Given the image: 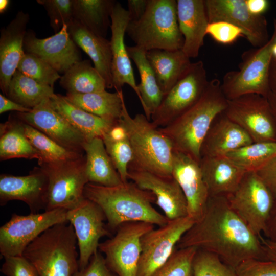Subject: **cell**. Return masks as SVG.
I'll return each mask as SVG.
<instances>
[{"instance_id": "obj_1", "label": "cell", "mask_w": 276, "mask_h": 276, "mask_svg": "<svg viewBox=\"0 0 276 276\" xmlns=\"http://www.w3.org/2000/svg\"><path fill=\"white\" fill-rule=\"evenodd\" d=\"M177 246L194 247L214 254L234 269L246 259L267 260L260 238L232 209L226 197H209L202 217Z\"/></svg>"}, {"instance_id": "obj_2", "label": "cell", "mask_w": 276, "mask_h": 276, "mask_svg": "<svg viewBox=\"0 0 276 276\" xmlns=\"http://www.w3.org/2000/svg\"><path fill=\"white\" fill-rule=\"evenodd\" d=\"M84 197L101 208L111 233L127 222H144L160 227L169 221L153 206L156 201L154 195L132 181L114 187L88 182L84 190Z\"/></svg>"}, {"instance_id": "obj_3", "label": "cell", "mask_w": 276, "mask_h": 276, "mask_svg": "<svg viewBox=\"0 0 276 276\" xmlns=\"http://www.w3.org/2000/svg\"><path fill=\"white\" fill-rule=\"evenodd\" d=\"M227 105L221 82L218 79H211L194 105L167 126L158 128L170 140L174 150L190 156L199 164L202 142L214 121Z\"/></svg>"}, {"instance_id": "obj_4", "label": "cell", "mask_w": 276, "mask_h": 276, "mask_svg": "<svg viewBox=\"0 0 276 276\" xmlns=\"http://www.w3.org/2000/svg\"><path fill=\"white\" fill-rule=\"evenodd\" d=\"M119 123L125 129L133 151L128 168L163 176L172 175L174 148L170 140L145 115L132 118L125 103Z\"/></svg>"}, {"instance_id": "obj_5", "label": "cell", "mask_w": 276, "mask_h": 276, "mask_svg": "<svg viewBox=\"0 0 276 276\" xmlns=\"http://www.w3.org/2000/svg\"><path fill=\"white\" fill-rule=\"evenodd\" d=\"M77 245L73 226L60 223L36 238L22 256L34 266L38 276H74L79 270Z\"/></svg>"}, {"instance_id": "obj_6", "label": "cell", "mask_w": 276, "mask_h": 276, "mask_svg": "<svg viewBox=\"0 0 276 276\" xmlns=\"http://www.w3.org/2000/svg\"><path fill=\"white\" fill-rule=\"evenodd\" d=\"M126 33L135 45L146 52L181 50L184 39L178 24L176 1L149 0L143 16L129 22Z\"/></svg>"}, {"instance_id": "obj_7", "label": "cell", "mask_w": 276, "mask_h": 276, "mask_svg": "<svg viewBox=\"0 0 276 276\" xmlns=\"http://www.w3.org/2000/svg\"><path fill=\"white\" fill-rule=\"evenodd\" d=\"M276 41V19L268 42L263 46L246 51L241 55L238 70L227 72L221 87L227 100L247 94H258L267 97L271 92L268 73L272 58V49Z\"/></svg>"}, {"instance_id": "obj_8", "label": "cell", "mask_w": 276, "mask_h": 276, "mask_svg": "<svg viewBox=\"0 0 276 276\" xmlns=\"http://www.w3.org/2000/svg\"><path fill=\"white\" fill-rule=\"evenodd\" d=\"M38 165L48 179L44 211L56 209L71 210L83 199L84 190L89 182L85 155L71 159L42 162Z\"/></svg>"}, {"instance_id": "obj_9", "label": "cell", "mask_w": 276, "mask_h": 276, "mask_svg": "<svg viewBox=\"0 0 276 276\" xmlns=\"http://www.w3.org/2000/svg\"><path fill=\"white\" fill-rule=\"evenodd\" d=\"M227 199L234 212L260 239L265 232L275 199L256 172H246Z\"/></svg>"}, {"instance_id": "obj_10", "label": "cell", "mask_w": 276, "mask_h": 276, "mask_svg": "<svg viewBox=\"0 0 276 276\" xmlns=\"http://www.w3.org/2000/svg\"><path fill=\"white\" fill-rule=\"evenodd\" d=\"M67 210L56 209L41 213H13L0 227V254L3 258L22 256L27 247L49 228L68 222Z\"/></svg>"}, {"instance_id": "obj_11", "label": "cell", "mask_w": 276, "mask_h": 276, "mask_svg": "<svg viewBox=\"0 0 276 276\" xmlns=\"http://www.w3.org/2000/svg\"><path fill=\"white\" fill-rule=\"evenodd\" d=\"M209 80L203 62L191 63L182 76L165 94L151 121L157 128L164 127L194 105L204 93Z\"/></svg>"}, {"instance_id": "obj_12", "label": "cell", "mask_w": 276, "mask_h": 276, "mask_svg": "<svg viewBox=\"0 0 276 276\" xmlns=\"http://www.w3.org/2000/svg\"><path fill=\"white\" fill-rule=\"evenodd\" d=\"M154 228L152 224L131 222L121 225L112 237L100 243L108 267L117 276H137L143 236Z\"/></svg>"}, {"instance_id": "obj_13", "label": "cell", "mask_w": 276, "mask_h": 276, "mask_svg": "<svg viewBox=\"0 0 276 276\" xmlns=\"http://www.w3.org/2000/svg\"><path fill=\"white\" fill-rule=\"evenodd\" d=\"M224 113L254 142H276V122L266 97L247 94L227 100Z\"/></svg>"}, {"instance_id": "obj_14", "label": "cell", "mask_w": 276, "mask_h": 276, "mask_svg": "<svg viewBox=\"0 0 276 276\" xmlns=\"http://www.w3.org/2000/svg\"><path fill=\"white\" fill-rule=\"evenodd\" d=\"M195 221L188 216L169 220L158 229L145 234L141 239V254L137 276H151L176 249L183 235Z\"/></svg>"}, {"instance_id": "obj_15", "label": "cell", "mask_w": 276, "mask_h": 276, "mask_svg": "<svg viewBox=\"0 0 276 276\" xmlns=\"http://www.w3.org/2000/svg\"><path fill=\"white\" fill-rule=\"evenodd\" d=\"M67 221L73 226L79 248V270L88 265L91 257L99 250L100 239L110 236L111 232L101 208L84 198L75 207L67 210Z\"/></svg>"}, {"instance_id": "obj_16", "label": "cell", "mask_w": 276, "mask_h": 276, "mask_svg": "<svg viewBox=\"0 0 276 276\" xmlns=\"http://www.w3.org/2000/svg\"><path fill=\"white\" fill-rule=\"evenodd\" d=\"M209 23L229 22L240 28L254 47H261L269 39L267 21L263 15L249 12L245 0H204Z\"/></svg>"}, {"instance_id": "obj_17", "label": "cell", "mask_w": 276, "mask_h": 276, "mask_svg": "<svg viewBox=\"0 0 276 276\" xmlns=\"http://www.w3.org/2000/svg\"><path fill=\"white\" fill-rule=\"evenodd\" d=\"M22 122L41 131L71 151L84 154L87 141L83 135L52 107L50 99L44 100L28 112H17Z\"/></svg>"}, {"instance_id": "obj_18", "label": "cell", "mask_w": 276, "mask_h": 276, "mask_svg": "<svg viewBox=\"0 0 276 276\" xmlns=\"http://www.w3.org/2000/svg\"><path fill=\"white\" fill-rule=\"evenodd\" d=\"M128 179L141 189L154 195L155 203L169 220L188 216L186 197L172 175H160L132 168H128Z\"/></svg>"}, {"instance_id": "obj_19", "label": "cell", "mask_w": 276, "mask_h": 276, "mask_svg": "<svg viewBox=\"0 0 276 276\" xmlns=\"http://www.w3.org/2000/svg\"><path fill=\"white\" fill-rule=\"evenodd\" d=\"M24 49L26 52L39 57L60 73L64 74L73 64L82 60L66 25L54 35L45 38H37L32 30L27 31Z\"/></svg>"}, {"instance_id": "obj_20", "label": "cell", "mask_w": 276, "mask_h": 276, "mask_svg": "<svg viewBox=\"0 0 276 276\" xmlns=\"http://www.w3.org/2000/svg\"><path fill=\"white\" fill-rule=\"evenodd\" d=\"M48 179L41 168L35 167L26 176L2 174L0 175V205L12 200L24 202L31 213L45 211Z\"/></svg>"}, {"instance_id": "obj_21", "label": "cell", "mask_w": 276, "mask_h": 276, "mask_svg": "<svg viewBox=\"0 0 276 276\" xmlns=\"http://www.w3.org/2000/svg\"><path fill=\"white\" fill-rule=\"evenodd\" d=\"M111 74L113 87L119 91L125 84L130 86L136 94L140 103L141 97L135 82L130 58L124 37L130 21L129 14L121 4L117 2L111 15Z\"/></svg>"}, {"instance_id": "obj_22", "label": "cell", "mask_w": 276, "mask_h": 276, "mask_svg": "<svg viewBox=\"0 0 276 276\" xmlns=\"http://www.w3.org/2000/svg\"><path fill=\"white\" fill-rule=\"evenodd\" d=\"M172 176L187 203L188 216L195 222L202 217L209 198L199 164L190 156L174 150Z\"/></svg>"}, {"instance_id": "obj_23", "label": "cell", "mask_w": 276, "mask_h": 276, "mask_svg": "<svg viewBox=\"0 0 276 276\" xmlns=\"http://www.w3.org/2000/svg\"><path fill=\"white\" fill-rule=\"evenodd\" d=\"M29 20V14L19 11L8 25L1 30L0 88L6 97L12 78L25 53L24 41Z\"/></svg>"}, {"instance_id": "obj_24", "label": "cell", "mask_w": 276, "mask_h": 276, "mask_svg": "<svg viewBox=\"0 0 276 276\" xmlns=\"http://www.w3.org/2000/svg\"><path fill=\"white\" fill-rule=\"evenodd\" d=\"M177 15L184 41L181 50L189 58L198 56L209 24L204 0H177Z\"/></svg>"}, {"instance_id": "obj_25", "label": "cell", "mask_w": 276, "mask_h": 276, "mask_svg": "<svg viewBox=\"0 0 276 276\" xmlns=\"http://www.w3.org/2000/svg\"><path fill=\"white\" fill-rule=\"evenodd\" d=\"M252 143L246 132L223 112L216 117L207 133L201 145L200 156H226Z\"/></svg>"}, {"instance_id": "obj_26", "label": "cell", "mask_w": 276, "mask_h": 276, "mask_svg": "<svg viewBox=\"0 0 276 276\" xmlns=\"http://www.w3.org/2000/svg\"><path fill=\"white\" fill-rule=\"evenodd\" d=\"M199 166L210 197H227L246 172L226 156L201 157Z\"/></svg>"}, {"instance_id": "obj_27", "label": "cell", "mask_w": 276, "mask_h": 276, "mask_svg": "<svg viewBox=\"0 0 276 276\" xmlns=\"http://www.w3.org/2000/svg\"><path fill=\"white\" fill-rule=\"evenodd\" d=\"M67 30L76 45L90 57L107 88H113L110 40L95 35L74 19L67 25Z\"/></svg>"}, {"instance_id": "obj_28", "label": "cell", "mask_w": 276, "mask_h": 276, "mask_svg": "<svg viewBox=\"0 0 276 276\" xmlns=\"http://www.w3.org/2000/svg\"><path fill=\"white\" fill-rule=\"evenodd\" d=\"M158 85L166 94L186 73L191 64L181 50L155 49L146 52Z\"/></svg>"}, {"instance_id": "obj_29", "label": "cell", "mask_w": 276, "mask_h": 276, "mask_svg": "<svg viewBox=\"0 0 276 276\" xmlns=\"http://www.w3.org/2000/svg\"><path fill=\"white\" fill-rule=\"evenodd\" d=\"M52 107L64 117L86 141L95 137L102 139L109 128L117 122L101 118L75 106L60 94L50 98Z\"/></svg>"}, {"instance_id": "obj_30", "label": "cell", "mask_w": 276, "mask_h": 276, "mask_svg": "<svg viewBox=\"0 0 276 276\" xmlns=\"http://www.w3.org/2000/svg\"><path fill=\"white\" fill-rule=\"evenodd\" d=\"M83 149L89 182L105 187H114L123 183L102 138L95 137L86 141Z\"/></svg>"}, {"instance_id": "obj_31", "label": "cell", "mask_w": 276, "mask_h": 276, "mask_svg": "<svg viewBox=\"0 0 276 276\" xmlns=\"http://www.w3.org/2000/svg\"><path fill=\"white\" fill-rule=\"evenodd\" d=\"M129 57L134 62L140 77L137 85L141 97V104L145 115L151 120L152 114L160 105L164 94L160 89L154 73L149 64L146 51L136 46H126Z\"/></svg>"}, {"instance_id": "obj_32", "label": "cell", "mask_w": 276, "mask_h": 276, "mask_svg": "<svg viewBox=\"0 0 276 276\" xmlns=\"http://www.w3.org/2000/svg\"><path fill=\"white\" fill-rule=\"evenodd\" d=\"M65 98L75 106L101 118L119 121L125 103L122 90L88 94L66 93Z\"/></svg>"}, {"instance_id": "obj_33", "label": "cell", "mask_w": 276, "mask_h": 276, "mask_svg": "<svg viewBox=\"0 0 276 276\" xmlns=\"http://www.w3.org/2000/svg\"><path fill=\"white\" fill-rule=\"evenodd\" d=\"M36 159L42 157L26 137L22 122L16 116H10L8 120L0 125V159L12 158Z\"/></svg>"}, {"instance_id": "obj_34", "label": "cell", "mask_w": 276, "mask_h": 276, "mask_svg": "<svg viewBox=\"0 0 276 276\" xmlns=\"http://www.w3.org/2000/svg\"><path fill=\"white\" fill-rule=\"evenodd\" d=\"M117 1L73 0L74 19L95 35L106 38Z\"/></svg>"}, {"instance_id": "obj_35", "label": "cell", "mask_w": 276, "mask_h": 276, "mask_svg": "<svg viewBox=\"0 0 276 276\" xmlns=\"http://www.w3.org/2000/svg\"><path fill=\"white\" fill-rule=\"evenodd\" d=\"M59 83L67 93L72 94L102 91L107 88L105 81L89 60L73 64L61 77Z\"/></svg>"}, {"instance_id": "obj_36", "label": "cell", "mask_w": 276, "mask_h": 276, "mask_svg": "<svg viewBox=\"0 0 276 276\" xmlns=\"http://www.w3.org/2000/svg\"><path fill=\"white\" fill-rule=\"evenodd\" d=\"M54 94L53 87L40 83L17 70L12 78L7 97L33 109Z\"/></svg>"}, {"instance_id": "obj_37", "label": "cell", "mask_w": 276, "mask_h": 276, "mask_svg": "<svg viewBox=\"0 0 276 276\" xmlns=\"http://www.w3.org/2000/svg\"><path fill=\"white\" fill-rule=\"evenodd\" d=\"M102 139L123 182H127L128 166L133 159V151L125 129L118 121L109 128Z\"/></svg>"}, {"instance_id": "obj_38", "label": "cell", "mask_w": 276, "mask_h": 276, "mask_svg": "<svg viewBox=\"0 0 276 276\" xmlns=\"http://www.w3.org/2000/svg\"><path fill=\"white\" fill-rule=\"evenodd\" d=\"M276 156V142H254L226 156L246 172H256Z\"/></svg>"}, {"instance_id": "obj_39", "label": "cell", "mask_w": 276, "mask_h": 276, "mask_svg": "<svg viewBox=\"0 0 276 276\" xmlns=\"http://www.w3.org/2000/svg\"><path fill=\"white\" fill-rule=\"evenodd\" d=\"M21 122L25 134L41 156L42 159L38 163L74 159L84 155L63 147L41 131Z\"/></svg>"}, {"instance_id": "obj_40", "label": "cell", "mask_w": 276, "mask_h": 276, "mask_svg": "<svg viewBox=\"0 0 276 276\" xmlns=\"http://www.w3.org/2000/svg\"><path fill=\"white\" fill-rule=\"evenodd\" d=\"M17 70L37 82L52 87L61 77L48 63L36 56L27 52H25L22 56Z\"/></svg>"}, {"instance_id": "obj_41", "label": "cell", "mask_w": 276, "mask_h": 276, "mask_svg": "<svg viewBox=\"0 0 276 276\" xmlns=\"http://www.w3.org/2000/svg\"><path fill=\"white\" fill-rule=\"evenodd\" d=\"M192 276H236L233 268L213 253L198 249L192 264Z\"/></svg>"}, {"instance_id": "obj_42", "label": "cell", "mask_w": 276, "mask_h": 276, "mask_svg": "<svg viewBox=\"0 0 276 276\" xmlns=\"http://www.w3.org/2000/svg\"><path fill=\"white\" fill-rule=\"evenodd\" d=\"M194 247L176 249L169 259L151 276H191L192 264L197 250Z\"/></svg>"}, {"instance_id": "obj_43", "label": "cell", "mask_w": 276, "mask_h": 276, "mask_svg": "<svg viewBox=\"0 0 276 276\" xmlns=\"http://www.w3.org/2000/svg\"><path fill=\"white\" fill-rule=\"evenodd\" d=\"M47 12L52 28L56 33L73 19V0H37Z\"/></svg>"}, {"instance_id": "obj_44", "label": "cell", "mask_w": 276, "mask_h": 276, "mask_svg": "<svg viewBox=\"0 0 276 276\" xmlns=\"http://www.w3.org/2000/svg\"><path fill=\"white\" fill-rule=\"evenodd\" d=\"M234 270L236 276H276V262L250 258L241 262Z\"/></svg>"}, {"instance_id": "obj_45", "label": "cell", "mask_w": 276, "mask_h": 276, "mask_svg": "<svg viewBox=\"0 0 276 276\" xmlns=\"http://www.w3.org/2000/svg\"><path fill=\"white\" fill-rule=\"evenodd\" d=\"M206 35L210 36L216 42L224 44L232 43L239 37L244 36L240 28L224 21L209 22L206 27Z\"/></svg>"}, {"instance_id": "obj_46", "label": "cell", "mask_w": 276, "mask_h": 276, "mask_svg": "<svg viewBox=\"0 0 276 276\" xmlns=\"http://www.w3.org/2000/svg\"><path fill=\"white\" fill-rule=\"evenodd\" d=\"M4 258L1 272L5 276H38L34 266L23 256Z\"/></svg>"}, {"instance_id": "obj_47", "label": "cell", "mask_w": 276, "mask_h": 276, "mask_svg": "<svg viewBox=\"0 0 276 276\" xmlns=\"http://www.w3.org/2000/svg\"><path fill=\"white\" fill-rule=\"evenodd\" d=\"M74 276H117L107 266L105 258L99 250L90 258L86 267Z\"/></svg>"}, {"instance_id": "obj_48", "label": "cell", "mask_w": 276, "mask_h": 276, "mask_svg": "<svg viewBox=\"0 0 276 276\" xmlns=\"http://www.w3.org/2000/svg\"><path fill=\"white\" fill-rule=\"evenodd\" d=\"M276 200V156L256 172Z\"/></svg>"}, {"instance_id": "obj_49", "label": "cell", "mask_w": 276, "mask_h": 276, "mask_svg": "<svg viewBox=\"0 0 276 276\" xmlns=\"http://www.w3.org/2000/svg\"><path fill=\"white\" fill-rule=\"evenodd\" d=\"M149 0H128L127 10L130 21L139 20L145 13Z\"/></svg>"}, {"instance_id": "obj_50", "label": "cell", "mask_w": 276, "mask_h": 276, "mask_svg": "<svg viewBox=\"0 0 276 276\" xmlns=\"http://www.w3.org/2000/svg\"><path fill=\"white\" fill-rule=\"evenodd\" d=\"M30 109L11 100L4 95L0 94V113L8 111H16L17 112H28L31 111Z\"/></svg>"}, {"instance_id": "obj_51", "label": "cell", "mask_w": 276, "mask_h": 276, "mask_svg": "<svg viewBox=\"0 0 276 276\" xmlns=\"http://www.w3.org/2000/svg\"><path fill=\"white\" fill-rule=\"evenodd\" d=\"M245 2L249 12L256 15H263L269 6L267 0H245Z\"/></svg>"}, {"instance_id": "obj_52", "label": "cell", "mask_w": 276, "mask_h": 276, "mask_svg": "<svg viewBox=\"0 0 276 276\" xmlns=\"http://www.w3.org/2000/svg\"><path fill=\"white\" fill-rule=\"evenodd\" d=\"M264 234L267 239L276 242V200L271 211Z\"/></svg>"}, {"instance_id": "obj_53", "label": "cell", "mask_w": 276, "mask_h": 276, "mask_svg": "<svg viewBox=\"0 0 276 276\" xmlns=\"http://www.w3.org/2000/svg\"><path fill=\"white\" fill-rule=\"evenodd\" d=\"M267 260L276 262V242L262 237L260 239Z\"/></svg>"}, {"instance_id": "obj_54", "label": "cell", "mask_w": 276, "mask_h": 276, "mask_svg": "<svg viewBox=\"0 0 276 276\" xmlns=\"http://www.w3.org/2000/svg\"><path fill=\"white\" fill-rule=\"evenodd\" d=\"M268 82L270 91L276 94V58L273 57L269 69Z\"/></svg>"}, {"instance_id": "obj_55", "label": "cell", "mask_w": 276, "mask_h": 276, "mask_svg": "<svg viewBox=\"0 0 276 276\" xmlns=\"http://www.w3.org/2000/svg\"><path fill=\"white\" fill-rule=\"evenodd\" d=\"M276 122V94L270 92L267 97Z\"/></svg>"}, {"instance_id": "obj_56", "label": "cell", "mask_w": 276, "mask_h": 276, "mask_svg": "<svg viewBox=\"0 0 276 276\" xmlns=\"http://www.w3.org/2000/svg\"><path fill=\"white\" fill-rule=\"evenodd\" d=\"M10 4L9 0H1L0 1V12L3 13L5 12Z\"/></svg>"}, {"instance_id": "obj_57", "label": "cell", "mask_w": 276, "mask_h": 276, "mask_svg": "<svg viewBox=\"0 0 276 276\" xmlns=\"http://www.w3.org/2000/svg\"><path fill=\"white\" fill-rule=\"evenodd\" d=\"M272 57L276 58V41L274 43L272 49Z\"/></svg>"}, {"instance_id": "obj_58", "label": "cell", "mask_w": 276, "mask_h": 276, "mask_svg": "<svg viewBox=\"0 0 276 276\" xmlns=\"http://www.w3.org/2000/svg\"><path fill=\"white\" fill-rule=\"evenodd\" d=\"M191 276H192V275H191Z\"/></svg>"}]
</instances>
